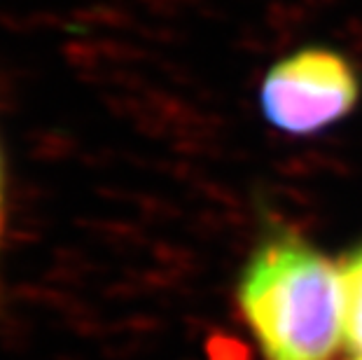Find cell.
<instances>
[{"mask_svg": "<svg viewBox=\"0 0 362 360\" xmlns=\"http://www.w3.org/2000/svg\"><path fill=\"white\" fill-rule=\"evenodd\" d=\"M339 269L344 281V339L362 354V246L353 248Z\"/></svg>", "mask_w": 362, "mask_h": 360, "instance_id": "cell-3", "label": "cell"}, {"mask_svg": "<svg viewBox=\"0 0 362 360\" xmlns=\"http://www.w3.org/2000/svg\"><path fill=\"white\" fill-rule=\"evenodd\" d=\"M238 304L269 360H327L344 337L341 269L292 232L252 250Z\"/></svg>", "mask_w": 362, "mask_h": 360, "instance_id": "cell-1", "label": "cell"}, {"mask_svg": "<svg viewBox=\"0 0 362 360\" xmlns=\"http://www.w3.org/2000/svg\"><path fill=\"white\" fill-rule=\"evenodd\" d=\"M358 360H362V358H358Z\"/></svg>", "mask_w": 362, "mask_h": 360, "instance_id": "cell-5", "label": "cell"}, {"mask_svg": "<svg viewBox=\"0 0 362 360\" xmlns=\"http://www.w3.org/2000/svg\"><path fill=\"white\" fill-rule=\"evenodd\" d=\"M360 73L353 61L332 47H309L285 54L259 82V112L279 134H322L358 108Z\"/></svg>", "mask_w": 362, "mask_h": 360, "instance_id": "cell-2", "label": "cell"}, {"mask_svg": "<svg viewBox=\"0 0 362 360\" xmlns=\"http://www.w3.org/2000/svg\"><path fill=\"white\" fill-rule=\"evenodd\" d=\"M5 227H7V168H5V155L0 145V255L5 246Z\"/></svg>", "mask_w": 362, "mask_h": 360, "instance_id": "cell-4", "label": "cell"}]
</instances>
